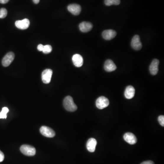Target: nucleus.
Here are the masks:
<instances>
[{
	"label": "nucleus",
	"instance_id": "21",
	"mask_svg": "<svg viewBox=\"0 0 164 164\" xmlns=\"http://www.w3.org/2000/svg\"><path fill=\"white\" fill-rule=\"evenodd\" d=\"M7 15V11L6 9L2 8L0 9V18H4Z\"/></svg>",
	"mask_w": 164,
	"mask_h": 164
},
{
	"label": "nucleus",
	"instance_id": "7",
	"mask_svg": "<svg viewBox=\"0 0 164 164\" xmlns=\"http://www.w3.org/2000/svg\"><path fill=\"white\" fill-rule=\"evenodd\" d=\"M131 45L132 48L135 50L138 51L141 49L142 45L139 35H136L134 36L131 41Z\"/></svg>",
	"mask_w": 164,
	"mask_h": 164
},
{
	"label": "nucleus",
	"instance_id": "4",
	"mask_svg": "<svg viewBox=\"0 0 164 164\" xmlns=\"http://www.w3.org/2000/svg\"><path fill=\"white\" fill-rule=\"evenodd\" d=\"M40 131L41 134L46 137L53 138L55 135V132L53 129L45 126L41 127Z\"/></svg>",
	"mask_w": 164,
	"mask_h": 164
},
{
	"label": "nucleus",
	"instance_id": "3",
	"mask_svg": "<svg viewBox=\"0 0 164 164\" xmlns=\"http://www.w3.org/2000/svg\"><path fill=\"white\" fill-rule=\"evenodd\" d=\"M109 100L105 97L98 98L96 101V105L98 109H102L107 107L109 105Z\"/></svg>",
	"mask_w": 164,
	"mask_h": 164
},
{
	"label": "nucleus",
	"instance_id": "24",
	"mask_svg": "<svg viewBox=\"0 0 164 164\" xmlns=\"http://www.w3.org/2000/svg\"><path fill=\"white\" fill-rule=\"evenodd\" d=\"M44 46L41 44H39L38 46V49L39 51H42L43 50V48Z\"/></svg>",
	"mask_w": 164,
	"mask_h": 164
},
{
	"label": "nucleus",
	"instance_id": "10",
	"mask_svg": "<svg viewBox=\"0 0 164 164\" xmlns=\"http://www.w3.org/2000/svg\"><path fill=\"white\" fill-rule=\"evenodd\" d=\"M117 33L116 31L111 29L106 30L102 33L103 38L106 40H111L113 39L116 36Z\"/></svg>",
	"mask_w": 164,
	"mask_h": 164
},
{
	"label": "nucleus",
	"instance_id": "23",
	"mask_svg": "<svg viewBox=\"0 0 164 164\" xmlns=\"http://www.w3.org/2000/svg\"><path fill=\"white\" fill-rule=\"evenodd\" d=\"M4 155L2 151L0 150V162H2L4 159Z\"/></svg>",
	"mask_w": 164,
	"mask_h": 164
},
{
	"label": "nucleus",
	"instance_id": "17",
	"mask_svg": "<svg viewBox=\"0 0 164 164\" xmlns=\"http://www.w3.org/2000/svg\"><path fill=\"white\" fill-rule=\"evenodd\" d=\"M135 94V89L132 86L127 87L124 92V96L127 99H131L134 97Z\"/></svg>",
	"mask_w": 164,
	"mask_h": 164
},
{
	"label": "nucleus",
	"instance_id": "13",
	"mask_svg": "<svg viewBox=\"0 0 164 164\" xmlns=\"http://www.w3.org/2000/svg\"><path fill=\"white\" fill-rule=\"evenodd\" d=\"M116 66L113 63V61L111 59L107 60L104 65V69L108 72H111L116 70Z\"/></svg>",
	"mask_w": 164,
	"mask_h": 164
},
{
	"label": "nucleus",
	"instance_id": "2",
	"mask_svg": "<svg viewBox=\"0 0 164 164\" xmlns=\"http://www.w3.org/2000/svg\"><path fill=\"white\" fill-rule=\"evenodd\" d=\"M20 150L23 154L27 156H34L36 154V150L33 146L27 144H24L20 147Z\"/></svg>",
	"mask_w": 164,
	"mask_h": 164
},
{
	"label": "nucleus",
	"instance_id": "12",
	"mask_svg": "<svg viewBox=\"0 0 164 164\" xmlns=\"http://www.w3.org/2000/svg\"><path fill=\"white\" fill-rule=\"evenodd\" d=\"M124 139L126 142L130 144H135L137 141L136 136L131 133H125L124 135Z\"/></svg>",
	"mask_w": 164,
	"mask_h": 164
},
{
	"label": "nucleus",
	"instance_id": "16",
	"mask_svg": "<svg viewBox=\"0 0 164 164\" xmlns=\"http://www.w3.org/2000/svg\"><path fill=\"white\" fill-rule=\"evenodd\" d=\"M97 144V140L95 138H90L87 140L86 144L87 148L88 151L90 152H95Z\"/></svg>",
	"mask_w": 164,
	"mask_h": 164
},
{
	"label": "nucleus",
	"instance_id": "20",
	"mask_svg": "<svg viewBox=\"0 0 164 164\" xmlns=\"http://www.w3.org/2000/svg\"><path fill=\"white\" fill-rule=\"evenodd\" d=\"M52 51V46L49 45H46L44 46L43 48L42 52L45 54H48L49 53H51Z\"/></svg>",
	"mask_w": 164,
	"mask_h": 164
},
{
	"label": "nucleus",
	"instance_id": "5",
	"mask_svg": "<svg viewBox=\"0 0 164 164\" xmlns=\"http://www.w3.org/2000/svg\"><path fill=\"white\" fill-rule=\"evenodd\" d=\"M53 71L51 69H46L43 71L42 74V79L43 83L48 84L51 80Z\"/></svg>",
	"mask_w": 164,
	"mask_h": 164
},
{
	"label": "nucleus",
	"instance_id": "1",
	"mask_svg": "<svg viewBox=\"0 0 164 164\" xmlns=\"http://www.w3.org/2000/svg\"><path fill=\"white\" fill-rule=\"evenodd\" d=\"M64 106L66 110L68 111H75L77 109V106L74 103L73 98L70 96L65 98L64 100Z\"/></svg>",
	"mask_w": 164,
	"mask_h": 164
},
{
	"label": "nucleus",
	"instance_id": "11",
	"mask_svg": "<svg viewBox=\"0 0 164 164\" xmlns=\"http://www.w3.org/2000/svg\"><path fill=\"white\" fill-rule=\"evenodd\" d=\"M159 64V61L157 59H155L152 61L150 66L149 70L150 74L152 75L157 74L158 72V66Z\"/></svg>",
	"mask_w": 164,
	"mask_h": 164
},
{
	"label": "nucleus",
	"instance_id": "27",
	"mask_svg": "<svg viewBox=\"0 0 164 164\" xmlns=\"http://www.w3.org/2000/svg\"><path fill=\"white\" fill-rule=\"evenodd\" d=\"M33 1L35 4H37L39 3L40 0H33Z\"/></svg>",
	"mask_w": 164,
	"mask_h": 164
},
{
	"label": "nucleus",
	"instance_id": "18",
	"mask_svg": "<svg viewBox=\"0 0 164 164\" xmlns=\"http://www.w3.org/2000/svg\"><path fill=\"white\" fill-rule=\"evenodd\" d=\"M105 3L107 6L111 5H118L120 3V0H105Z\"/></svg>",
	"mask_w": 164,
	"mask_h": 164
},
{
	"label": "nucleus",
	"instance_id": "22",
	"mask_svg": "<svg viewBox=\"0 0 164 164\" xmlns=\"http://www.w3.org/2000/svg\"><path fill=\"white\" fill-rule=\"evenodd\" d=\"M158 121L160 124L162 126H164V116H160L158 117Z\"/></svg>",
	"mask_w": 164,
	"mask_h": 164
},
{
	"label": "nucleus",
	"instance_id": "26",
	"mask_svg": "<svg viewBox=\"0 0 164 164\" xmlns=\"http://www.w3.org/2000/svg\"><path fill=\"white\" fill-rule=\"evenodd\" d=\"M9 1V0H0V3L6 4V3H7Z\"/></svg>",
	"mask_w": 164,
	"mask_h": 164
},
{
	"label": "nucleus",
	"instance_id": "8",
	"mask_svg": "<svg viewBox=\"0 0 164 164\" xmlns=\"http://www.w3.org/2000/svg\"><path fill=\"white\" fill-rule=\"evenodd\" d=\"M15 25L17 28L22 30L27 29L30 25V21L28 19L18 20L15 22Z\"/></svg>",
	"mask_w": 164,
	"mask_h": 164
},
{
	"label": "nucleus",
	"instance_id": "14",
	"mask_svg": "<svg viewBox=\"0 0 164 164\" xmlns=\"http://www.w3.org/2000/svg\"><path fill=\"white\" fill-rule=\"evenodd\" d=\"M79 28L81 32L87 33L92 29V25L90 22H83L79 25Z\"/></svg>",
	"mask_w": 164,
	"mask_h": 164
},
{
	"label": "nucleus",
	"instance_id": "6",
	"mask_svg": "<svg viewBox=\"0 0 164 164\" xmlns=\"http://www.w3.org/2000/svg\"><path fill=\"white\" fill-rule=\"evenodd\" d=\"M15 58V55L12 52L7 53L5 57L3 58L2 60V65L4 67H8L12 63Z\"/></svg>",
	"mask_w": 164,
	"mask_h": 164
},
{
	"label": "nucleus",
	"instance_id": "19",
	"mask_svg": "<svg viewBox=\"0 0 164 164\" xmlns=\"http://www.w3.org/2000/svg\"><path fill=\"white\" fill-rule=\"evenodd\" d=\"M9 112V109L7 107L2 108V111L0 113V118H6L7 117V114Z\"/></svg>",
	"mask_w": 164,
	"mask_h": 164
},
{
	"label": "nucleus",
	"instance_id": "9",
	"mask_svg": "<svg viewBox=\"0 0 164 164\" xmlns=\"http://www.w3.org/2000/svg\"><path fill=\"white\" fill-rule=\"evenodd\" d=\"M68 10L73 15L77 16L81 12V7L79 4H72L68 6Z\"/></svg>",
	"mask_w": 164,
	"mask_h": 164
},
{
	"label": "nucleus",
	"instance_id": "25",
	"mask_svg": "<svg viewBox=\"0 0 164 164\" xmlns=\"http://www.w3.org/2000/svg\"><path fill=\"white\" fill-rule=\"evenodd\" d=\"M141 164H154V163L151 160H148V161H145L142 162Z\"/></svg>",
	"mask_w": 164,
	"mask_h": 164
},
{
	"label": "nucleus",
	"instance_id": "15",
	"mask_svg": "<svg viewBox=\"0 0 164 164\" xmlns=\"http://www.w3.org/2000/svg\"><path fill=\"white\" fill-rule=\"evenodd\" d=\"M72 61L74 65L76 67H81L84 63L83 57L79 54L74 55L72 57Z\"/></svg>",
	"mask_w": 164,
	"mask_h": 164
}]
</instances>
